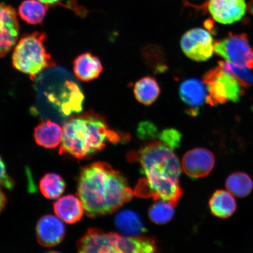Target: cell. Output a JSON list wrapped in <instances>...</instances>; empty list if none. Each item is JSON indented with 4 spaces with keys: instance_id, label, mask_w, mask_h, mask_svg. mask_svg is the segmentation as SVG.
Listing matches in <instances>:
<instances>
[{
    "instance_id": "cell-1",
    "label": "cell",
    "mask_w": 253,
    "mask_h": 253,
    "mask_svg": "<svg viewBox=\"0 0 253 253\" xmlns=\"http://www.w3.org/2000/svg\"><path fill=\"white\" fill-rule=\"evenodd\" d=\"M173 150L159 138L141 148L136 157L144 178L136 186L134 194L169 202L175 207L182 191L179 183L181 166Z\"/></svg>"
},
{
    "instance_id": "cell-2",
    "label": "cell",
    "mask_w": 253,
    "mask_h": 253,
    "mask_svg": "<svg viewBox=\"0 0 253 253\" xmlns=\"http://www.w3.org/2000/svg\"><path fill=\"white\" fill-rule=\"evenodd\" d=\"M78 195L87 216L95 217L118 210L131 200L134 192L121 173L109 164L96 162L81 169Z\"/></svg>"
},
{
    "instance_id": "cell-3",
    "label": "cell",
    "mask_w": 253,
    "mask_h": 253,
    "mask_svg": "<svg viewBox=\"0 0 253 253\" xmlns=\"http://www.w3.org/2000/svg\"><path fill=\"white\" fill-rule=\"evenodd\" d=\"M36 79L37 100L32 108L34 115L61 123L83 110V90L64 68L52 66Z\"/></svg>"
},
{
    "instance_id": "cell-4",
    "label": "cell",
    "mask_w": 253,
    "mask_h": 253,
    "mask_svg": "<svg viewBox=\"0 0 253 253\" xmlns=\"http://www.w3.org/2000/svg\"><path fill=\"white\" fill-rule=\"evenodd\" d=\"M120 140V136L99 114H80L73 116L63 125L59 154L83 160L102 150L107 142L117 143Z\"/></svg>"
},
{
    "instance_id": "cell-5",
    "label": "cell",
    "mask_w": 253,
    "mask_h": 253,
    "mask_svg": "<svg viewBox=\"0 0 253 253\" xmlns=\"http://www.w3.org/2000/svg\"><path fill=\"white\" fill-rule=\"evenodd\" d=\"M46 37L45 33L39 32L26 35L19 41L12 54L14 68L29 75L32 79L54 66V62L44 45Z\"/></svg>"
},
{
    "instance_id": "cell-6",
    "label": "cell",
    "mask_w": 253,
    "mask_h": 253,
    "mask_svg": "<svg viewBox=\"0 0 253 253\" xmlns=\"http://www.w3.org/2000/svg\"><path fill=\"white\" fill-rule=\"evenodd\" d=\"M204 83L207 86V103L211 106L227 102H237L244 91L237 79L219 65L207 72Z\"/></svg>"
},
{
    "instance_id": "cell-7",
    "label": "cell",
    "mask_w": 253,
    "mask_h": 253,
    "mask_svg": "<svg viewBox=\"0 0 253 253\" xmlns=\"http://www.w3.org/2000/svg\"><path fill=\"white\" fill-rule=\"evenodd\" d=\"M214 52L226 61L253 68V49L245 34H229L214 43Z\"/></svg>"
},
{
    "instance_id": "cell-8",
    "label": "cell",
    "mask_w": 253,
    "mask_h": 253,
    "mask_svg": "<svg viewBox=\"0 0 253 253\" xmlns=\"http://www.w3.org/2000/svg\"><path fill=\"white\" fill-rule=\"evenodd\" d=\"M214 43L210 32L201 28L188 31L181 40L183 53L195 61H206L210 59L214 52Z\"/></svg>"
},
{
    "instance_id": "cell-9",
    "label": "cell",
    "mask_w": 253,
    "mask_h": 253,
    "mask_svg": "<svg viewBox=\"0 0 253 253\" xmlns=\"http://www.w3.org/2000/svg\"><path fill=\"white\" fill-rule=\"evenodd\" d=\"M205 7L215 21L224 25L241 20L247 10L245 0H208Z\"/></svg>"
},
{
    "instance_id": "cell-10",
    "label": "cell",
    "mask_w": 253,
    "mask_h": 253,
    "mask_svg": "<svg viewBox=\"0 0 253 253\" xmlns=\"http://www.w3.org/2000/svg\"><path fill=\"white\" fill-rule=\"evenodd\" d=\"M215 158L211 151L197 148L187 152L183 157V171L192 178H204L213 170Z\"/></svg>"
},
{
    "instance_id": "cell-11",
    "label": "cell",
    "mask_w": 253,
    "mask_h": 253,
    "mask_svg": "<svg viewBox=\"0 0 253 253\" xmlns=\"http://www.w3.org/2000/svg\"><path fill=\"white\" fill-rule=\"evenodd\" d=\"M19 26L17 14L10 6L0 4V57L5 56L17 42Z\"/></svg>"
},
{
    "instance_id": "cell-12",
    "label": "cell",
    "mask_w": 253,
    "mask_h": 253,
    "mask_svg": "<svg viewBox=\"0 0 253 253\" xmlns=\"http://www.w3.org/2000/svg\"><path fill=\"white\" fill-rule=\"evenodd\" d=\"M78 253H120L117 249L113 233L90 229L79 240Z\"/></svg>"
},
{
    "instance_id": "cell-13",
    "label": "cell",
    "mask_w": 253,
    "mask_h": 253,
    "mask_svg": "<svg viewBox=\"0 0 253 253\" xmlns=\"http://www.w3.org/2000/svg\"><path fill=\"white\" fill-rule=\"evenodd\" d=\"M65 233L64 224L58 216L47 214L38 221L37 240L43 246L53 247L59 245L64 239Z\"/></svg>"
},
{
    "instance_id": "cell-14",
    "label": "cell",
    "mask_w": 253,
    "mask_h": 253,
    "mask_svg": "<svg viewBox=\"0 0 253 253\" xmlns=\"http://www.w3.org/2000/svg\"><path fill=\"white\" fill-rule=\"evenodd\" d=\"M205 84L197 79H190L183 81L179 87L180 97L190 108L192 115H197L198 109L206 102L208 90Z\"/></svg>"
},
{
    "instance_id": "cell-15",
    "label": "cell",
    "mask_w": 253,
    "mask_h": 253,
    "mask_svg": "<svg viewBox=\"0 0 253 253\" xmlns=\"http://www.w3.org/2000/svg\"><path fill=\"white\" fill-rule=\"evenodd\" d=\"M53 210L56 216L68 224L77 223L81 220L84 212L81 199L72 195L59 198L53 205Z\"/></svg>"
},
{
    "instance_id": "cell-16",
    "label": "cell",
    "mask_w": 253,
    "mask_h": 253,
    "mask_svg": "<svg viewBox=\"0 0 253 253\" xmlns=\"http://www.w3.org/2000/svg\"><path fill=\"white\" fill-rule=\"evenodd\" d=\"M115 245L120 253H156L154 239L146 236H126L114 233Z\"/></svg>"
},
{
    "instance_id": "cell-17",
    "label": "cell",
    "mask_w": 253,
    "mask_h": 253,
    "mask_svg": "<svg viewBox=\"0 0 253 253\" xmlns=\"http://www.w3.org/2000/svg\"><path fill=\"white\" fill-rule=\"evenodd\" d=\"M103 71L100 59L90 53L79 55L74 62L75 77L83 82H90L99 77Z\"/></svg>"
},
{
    "instance_id": "cell-18",
    "label": "cell",
    "mask_w": 253,
    "mask_h": 253,
    "mask_svg": "<svg viewBox=\"0 0 253 253\" xmlns=\"http://www.w3.org/2000/svg\"><path fill=\"white\" fill-rule=\"evenodd\" d=\"M63 128L50 120L40 123L34 129V138L38 145L45 148H55L61 144Z\"/></svg>"
},
{
    "instance_id": "cell-19",
    "label": "cell",
    "mask_w": 253,
    "mask_h": 253,
    "mask_svg": "<svg viewBox=\"0 0 253 253\" xmlns=\"http://www.w3.org/2000/svg\"><path fill=\"white\" fill-rule=\"evenodd\" d=\"M210 208L214 216L227 219L235 213L237 204L233 195L228 191L217 190L210 201Z\"/></svg>"
},
{
    "instance_id": "cell-20",
    "label": "cell",
    "mask_w": 253,
    "mask_h": 253,
    "mask_svg": "<svg viewBox=\"0 0 253 253\" xmlns=\"http://www.w3.org/2000/svg\"><path fill=\"white\" fill-rule=\"evenodd\" d=\"M115 224L123 236H140L146 231L140 217L131 211H120L116 215Z\"/></svg>"
},
{
    "instance_id": "cell-21",
    "label": "cell",
    "mask_w": 253,
    "mask_h": 253,
    "mask_svg": "<svg viewBox=\"0 0 253 253\" xmlns=\"http://www.w3.org/2000/svg\"><path fill=\"white\" fill-rule=\"evenodd\" d=\"M134 93L139 102L145 105H150L159 97L160 88L156 79L146 77L136 82Z\"/></svg>"
},
{
    "instance_id": "cell-22",
    "label": "cell",
    "mask_w": 253,
    "mask_h": 253,
    "mask_svg": "<svg viewBox=\"0 0 253 253\" xmlns=\"http://www.w3.org/2000/svg\"><path fill=\"white\" fill-rule=\"evenodd\" d=\"M226 187L231 194L238 198L248 197L253 191V181L248 173L234 172L227 177Z\"/></svg>"
},
{
    "instance_id": "cell-23",
    "label": "cell",
    "mask_w": 253,
    "mask_h": 253,
    "mask_svg": "<svg viewBox=\"0 0 253 253\" xmlns=\"http://www.w3.org/2000/svg\"><path fill=\"white\" fill-rule=\"evenodd\" d=\"M46 10V5L39 0H25L19 7V14L27 23L36 25L42 23Z\"/></svg>"
},
{
    "instance_id": "cell-24",
    "label": "cell",
    "mask_w": 253,
    "mask_h": 253,
    "mask_svg": "<svg viewBox=\"0 0 253 253\" xmlns=\"http://www.w3.org/2000/svg\"><path fill=\"white\" fill-rule=\"evenodd\" d=\"M40 189L45 198L56 199L61 197L64 192L66 183L59 174L48 173L45 174L41 179Z\"/></svg>"
},
{
    "instance_id": "cell-25",
    "label": "cell",
    "mask_w": 253,
    "mask_h": 253,
    "mask_svg": "<svg viewBox=\"0 0 253 253\" xmlns=\"http://www.w3.org/2000/svg\"><path fill=\"white\" fill-rule=\"evenodd\" d=\"M219 65L224 71L236 78L243 87L253 86V74L246 66L227 61H220Z\"/></svg>"
},
{
    "instance_id": "cell-26",
    "label": "cell",
    "mask_w": 253,
    "mask_h": 253,
    "mask_svg": "<svg viewBox=\"0 0 253 253\" xmlns=\"http://www.w3.org/2000/svg\"><path fill=\"white\" fill-rule=\"evenodd\" d=\"M174 206L169 202L160 200L150 209L149 217L152 221L157 224H166L172 219Z\"/></svg>"
},
{
    "instance_id": "cell-27",
    "label": "cell",
    "mask_w": 253,
    "mask_h": 253,
    "mask_svg": "<svg viewBox=\"0 0 253 253\" xmlns=\"http://www.w3.org/2000/svg\"><path fill=\"white\" fill-rule=\"evenodd\" d=\"M158 137L164 143L175 150L179 146L182 135L175 129H167L158 134Z\"/></svg>"
},
{
    "instance_id": "cell-28",
    "label": "cell",
    "mask_w": 253,
    "mask_h": 253,
    "mask_svg": "<svg viewBox=\"0 0 253 253\" xmlns=\"http://www.w3.org/2000/svg\"><path fill=\"white\" fill-rule=\"evenodd\" d=\"M0 186H4L8 189L14 188V181L8 175L5 164L0 157Z\"/></svg>"
},
{
    "instance_id": "cell-29",
    "label": "cell",
    "mask_w": 253,
    "mask_h": 253,
    "mask_svg": "<svg viewBox=\"0 0 253 253\" xmlns=\"http://www.w3.org/2000/svg\"><path fill=\"white\" fill-rule=\"evenodd\" d=\"M6 203H7V199H6L4 192L0 188V212L4 208Z\"/></svg>"
},
{
    "instance_id": "cell-30",
    "label": "cell",
    "mask_w": 253,
    "mask_h": 253,
    "mask_svg": "<svg viewBox=\"0 0 253 253\" xmlns=\"http://www.w3.org/2000/svg\"><path fill=\"white\" fill-rule=\"evenodd\" d=\"M39 1L47 5L55 4L56 2L59 1L60 0H39Z\"/></svg>"
},
{
    "instance_id": "cell-31",
    "label": "cell",
    "mask_w": 253,
    "mask_h": 253,
    "mask_svg": "<svg viewBox=\"0 0 253 253\" xmlns=\"http://www.w3.org/2000/svg\"><path fill=\"white\" fill-rule=\"evenodd\" d=\"M44 253H60L59 252H57V251H51L47 252H45Z\"/></svg>"
}]
</instances>
